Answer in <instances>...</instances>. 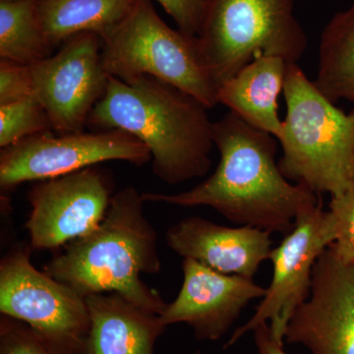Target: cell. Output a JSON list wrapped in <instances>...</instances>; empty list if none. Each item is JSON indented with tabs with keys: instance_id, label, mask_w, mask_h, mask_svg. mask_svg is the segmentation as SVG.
<instances>
[{
	"instance_id": "30bf717a",
	"label": "cell",
	"mask_w": 354,
	"mask_h": 354,
	"mask_svg": "<svg viewBox=\"0 0 354 354\" xmlns=\"http://www.w3.org/2000/svg\"><path fill=\"white\" fill-rule=\"evenodd\" d=\"M102 39L83 32L67 39L55 55L31 65L34 94L59 134L82 132L108 88Z\"/></svg>"
},
{
	"instance_id": "7a4b0ae2",
	"label": "cell",
	"mask_w": 354,
	"mask_h": 354,
	"mask_svg": "<svg viewBox=\"0 0 354 354\" xmlns=\"http://www.w3.org/2000/svg\"><path fill=\"white\" fill-rule=\"evenodd\" d=\"M207 109L192 95L153 77L129 83L109 77L88 123L136 137L150 151L153 174L176 185L211 169L215 145Z\"/></svg>"
},
{
	"instance_id": "4fadbf2b",
	"label": "cell",
	"mask_w": 354,
	"mask_h": 354,
	"mask_svg": "<svg viewBox=\"0 0 354 354\" xmlns=\"http://www.w3.org/2000/svg\"><path fill=\"white\" fill-rule=\"evenodd\" d=\"M183 283L176 299L160 315L165 327L186 324L198 341L221 339L252 300L266 288L253 278L223 274L192 259H183Z\"/></svg>"
},
{
	"instance_id": "8fae6325",
	"label": "cell",
	"mask_w": 354,
	"mask_h": 354,
	"mask_svg": "<svg viewBox=\"0 0 354 354\" xmlns=\"http://www.w3.org/2000/svg\"><path fill=\"white\" fill-rule=\"evenodd\" d=\"M113 196L108 176L95 167L38 181L28 192L30 246L53 250L90 234L104 221Z\"/></svg>"
},
{
	"instance_id": "8992f818",
	"label": "cell",
	"mask_w": 354,
	"mask_h": 354,
	"mask_svg": "<svg viewBox=\"0 0 354 354\" xmlns=\"http://www.w3.org/2000/svg\"><path fill=\"white\" fill-rule=\"evenodd\" d=\"M293 6L295 0H208L197 39L218 87L259 55L297 64L307 37Z\"/></svg>"
},
{
	"instance_id": "cb8c5ba5",
	"label": "cell",
	"mask_w": 354,
	"mask_h": 354,
	"mask_svg": "<svg viewBox=\"0 0 354 354\" xmlns=\"http://www.w3.org/2000/svg\"><path fill=\"white\" fill-rule=\"evenodd\" d=\"M165 12L171 16L178 30L197 37L201 28L208 0H157Z\"/></svg>"
},
{
	"instance_id": "2e32d148",
	"label": "cell",
	"mask_w": 354,
	"mask_h": 354,
	"mask_svg": "<svg viewBox=\"0 0 354 354\" xmlns=\"http://www.w3.org/2000/svg\"><path fill=\"white\" fill-rule=\"evenodd\" d=\"M288 64L274 55L254 58L218 87V104L279 141L283 136V120L279 116L278 100L283 93Z\"/></svg>"
},
{
	"instance_id": "7c38bea8",
	"label": "cell",
	"mask_w": 354,
	"mask_h": 354,
	"mask_svg": "<svg viewBox=\"0 0 354 354\" xmlns=\"http://www.w3.org/2000/svg\"><path fill=\"white\" fill-rule=\"evenodd\" d=\"M283 339L312 354H354V264L332 247L317 260L308 299L293 312Z\"/></svg>"
},
{
	"instance_id": "3957f363",
	"label": "cell",
	"mask_w": 354,
	"mask_h": 354,
	"mask_svg": "<svg viewBox=\"0 0 354 354\" xmlns=\"http://www.w3.org/2000/svg\"><path fill=\"white\" fill-rule=\"evenodd\" d=\"M144 202L133 186L118 191L101 225L66 244L44 271L84 298L118 293L160 315L167 304L141 279L143 274H157L162 270L157 232L144 215Z\"/></svg>"
},
{
	"instance_id": "44dd1931",
	"label": "cell",
	"mask_w": 354,
	"mask_h": 354,
	"mask_svg": "<svg viewBox=\"0 0 354 354\" xmlns=\"http://www.w3.org/2000/svg\"><path fill=\"white\" fill-rule=\"evenodd\" d=\"M329 211L337 230L335 241L330 247L339 259L354 264V180L346 192L332 197Z\"/></svg>"
},
{
	"instance_id": "ffe728a7",
	"label": "cell",
	"mask_w": 354,
	"mask_h": 354,
	"mask_svg": "<svg viewBox=\"0 0 354 354\" xmlns=\"http://www.w3.org/2000/svg\"><path fill=\"white\" fill-rule=\"evenodd\" d=\"M53 129L50 116L36 95L0 104V148Z\"/></svg>"
},
{
	"instance_id": "6da1fadb",
	"label": "cell",
	"mask_w": 354,
	"mask_h": 354,
	"mask_svg": "<svg viewBox=\"0 0 354 354\" xmlns=\"http://www.w3.org/2000/svg\"><path fill=\"white\" fill-rule=\"evenodd\" d=\"M220 152L215 172L177 194L142 193L145 202L172 206H207L237 225L285 236L295 221L320 203L308 188L288 180L277 162V140L227 113L212 127Z\"/></svg>"
},
{
	"instance_id": "603a6c76",
	"label": "cell",
	"mask_w": 354,
	"mask_h": 354,
	"mask_svg": "<svg viewBox=\"0 0 354 354\" xmlns=\"http://www.w3.org/2000/svg\"><path fill=\"white\" fill-rule=\"evenodd\" d=\"M34 94L31 65L0 62V104H10Z\"/></svg>"
},
{
	"instance_id": "e0dca14e",
	"label": "cell",
	"mask_w": 354,
	"mask_h": 354,
	"mask_svg": "<svg viewBox=\"0 0 354 354\" xmlns=\"http://www.w3.org/2000/svg\"><path fill=\"white\" fill-rule=\"evenodd\" d=\"M137 0H36L39 22L53 50L93 32L104 38L127 17Z\"/></svg>"
},
{
	"instance_id": "5bb4252c",
	"label": "cell",
	"mask_w": 354,
	"mask_h": 354,
	"mask_svg": "<svg viewBox=\"0 0 354 354\" xmlns=\"http://www.w3.org/2000/svg\"><path fill=\"white\" fill-rule=\"evenodd\" d=\"M271 232L248 225L225 227L199 216L178 221L167 232V243L183 259L223 272L253 278L272 251Z\"/></svg>"
},
{
	"instance_id": "277c9868",
	"label": "cell",
	"mask_w": 354,
	"mask_h": 354,
	"mask_svg": "<svg viewBox=\"0 0 354 354\" xmlns=\"http://www.w3.org/2000/svg\"><path fill=\"white\" fill-rule=\"evenodd\" d=\"M283 94L279 169L316 195L339 196L354 180V111L337 108L297 64H288Z\"/></svg>"
},
{
	"instance_id": "d6986e66",
	"label": "cell",
	"mask_w": 354,
	"mask_h": 354,
	"mask_svg": "<svg viewBox=\"0 0 354 354\" xmlns=\"http://www.w3.org/2000/svg\"><path fill=\"white\" fill-rule=\"evenodd\" d=\"M37 12L36 0L0 1V57L32 65L53 53Z\"/></svg>"
},
{
	"instance_id": "9c48e42d",
	"label": "cell",
	"mask_w": 354,
	"mask_h": 354,
	"mask_svg": "<svg viewBox=\"0 0 354 354\" xmlns=\"http://www.w3.org/2000/svg\"><path fill=\"white\" fill-rule=\"evenodd\" d=\"M335 236L334 218L329 209H323L322 202L298 216L292 230L270 254L272 276L265 297L253 316L232 333L225 348H232L264 323H269L279 342H285L290 317L308 299L314 266L321 254L334 243Z\"/></svg>"
},
{
	"instance_id": "5b68a950",
	"label": "cell",
	"mask_w": 354,
	"mask_h": 354,
	"mask_svg": "<svg viewBox=\"0 0 354 354\" xmlns=\"http://www.w3.org/2000/svg\"><path fill=\"white\" fill-rule=\"evenodd\" d=\"M102 39V65L109 76L125 83L153 77L208 109L218 104V87L197 37L165 24L151 0H137L127 17Z\"/></svg>"
},
{
	"instance_id": "ba28073f",
	"label": "cell",
	"mask_w": 354,
	"mask_h": 354,
	"mask_svg": "<svg viewBox=\"0 0 354 354\" xmlns=\"http://www.w3.org/2000/svg\"><path fill=\"white\" fill-rule=\"evenodd\" d=\"M152 160L139 139L122 130L77 132L55 136L50 131L28 137L0 152V187L11 191L28 181L66 176L109 160L135 165Z\"/></svg>"
},
{
	"instance_id": "4316f807",
	"label": "cell",
	"mask_w": 354,
	"mask_h": 354,
	"mask_svg": "<svg viewBox=\"0 0 354 354\" xmlns=\"http://www.w3.org/2000/svg\"><path fill=\"white\" fill-rule=\"evenodd\" d=\"M194 354H202V353L200 351H197Z\"/></svg>"
},
{
	"instance_id": "52a82bcc",
	"label": "cell",
	"mask_w": 354,
	"mask_h": 354,
	"mask_svg": "<svg viewBox=\"0 0 354 354\" xmlns=\"http://www.w3.org/2000/svg\"><path fill=\"white\" fill-rule=\"evenodd\" d=\"M29 245L0 262V312L27 324L57 354H80L91 320L86 298L36 269Z\"/></svg>"
},
{
	"instance_id": "d4e9b609",
	"label": "cell",
	"mask_w": 354,
	"mask_h": 354,
	"mask_svg": "<svg viewBox=\"0 0 354 354\" xmlns=\"http://www.w3.org/2000/svg\"><path fill=\"white\" fill-rule=\"evenodd\" d=\"M252 333L258 354H288L283 349V342L272 335L269 323L261 324Z\"/></svg>"
},
{
	"instance_id": "9a60e30c",
	"label": "cell",
	"mask_w": 354,
	"mask_h": 354,
	"mask_svg": "<svg viewBox=\"0 0 354 354\" xmlns=\"http://www.w3.org/2000/svg\"><path fill=\"white\" fill-rule=\"evenodd\" d=\"M86 301L91 325L80 354H156L167 329L160 315L118 293L90 295Z\"/></svg>"
},
{
	"instance_id": "484cf974",
	"label": "cell",
	"mask_w": 354,
	"mask_h": 354,
	"mask_svg": "<svg viewBox=\"0 0 354 354\" xmlns=\"http://www.w3.org/2000/svg\"><path fill=\"white\" fill-rule=\"evenodd\" d=\"M0 1H16V0H0Z\"/></svg>"
},
{
	"instance_id": "ac0fdd59",
	"label": "cell",
	"mask_w": 354,
	"mask_h": 354,
	"mask_svg": "<svg viewBox=\"0 0 354 354\" xmlns=\"http://www.w3.org/2000/svg\"><path fill=\"white\" fill-rule=\"evenodd\" d=\"M314 83L335 104L354 102V4L324 28Z\"/></svg>"
},
{
	"instance_id": "7402d4cb",
	"label": "cell",
	"mask_w": 354,
	"mask_h": 354,
	"mask_svg": "<svg viewBox=\"0 0 354 354\" xmlns=\"http://www.w3.org/2000/svg\"><path fill=\"white\" fill-rule=\"evenodd\" d=\"M0 354H57L27 324L0 317Z\"/></svg>"
}]
</instances>
